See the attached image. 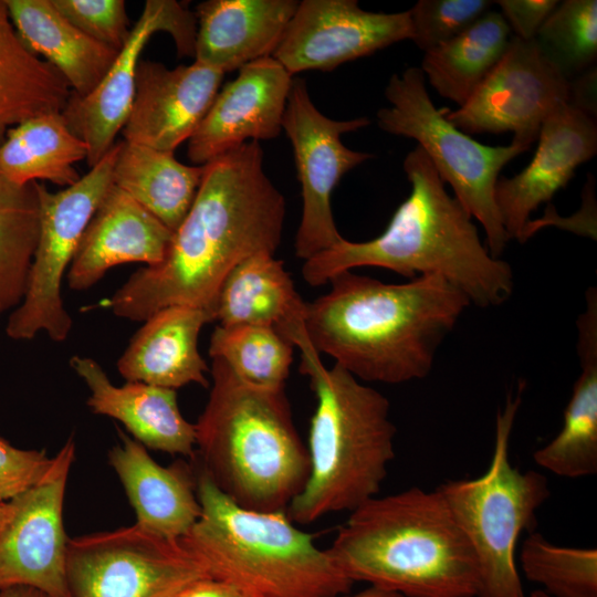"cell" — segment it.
Returning <instances> with one entry per match:
<instances>
[{"label":"cell","mask_w":597,"mask_h":597,"mask_svg":"<svg viewBox=\"0 0 597 597\" xmlns=\"http://www.w3.org/2000/svg\"><path fill=\"white\" fill-rule=\"evenodd\" d=\"M283 195L266 176L259 142L207 163L196 198L164 259L132 274L105 301L114 315L146 321L172 305L209 310L241 261L272 254L282 239Z\"/></svg>","instance_id":"obj_1"},{"label":"cell","mask_w":597,"mask_h":597,"mask_svg":"<svg viewBox=\"0 0 597 597\" xmlns=\"http://www.w3.org/2000/svg\"><path fill=\"white\" fill-rule=\"evenodd\" d=\"M352 271L334 275L329 291L305 304L303 324L313 348L358 380L427 377L469 297L438 274L390 284Z\"/></svg>","instance_id":"obj_2"},{"label":"cell","mask_w":597,"mask_h":597,"mask_svg":"<svg viewBox=\"0 0 597 597\" xmlns=\"http://www.w3.org/2000/svg\"><path fill=\"white\" fill-rule=\"evenodd\" d=\"M402 166L411 190L385 231L365 242L343 239L305 260L304 281L320 286L341 272L378 266L409 280L441 275L479 307L507 301L514 287L512 268L490 253L472 217L449 195L426 153L416 146Z\"/></svg>","instance_id":"obj_3"},{"label":"cell","mask_w":597,"mask_h":597,"mask_svg":"<svg viewBox=\"0 0 597 597\" xmlns=\"http://www.w3.org/2000/svg\"><path fill=\"white\" fill-rule=\"evenodd\" d=\"M349 513L326 549L353 583L401 597H475L473 551L437 489L377 495Z\"/></svg>","instance_id":"obj_4"},{"label":"cell","mask_w":597,"mask_h":597,"mask_svg":"<svg viewBox=\"0 0 597 597\" xmlns=\"http://www.w3.org/2000/svg\"><path fill=\"white\" fill-rule=\"evenodd\" d=\"M210 374L195 423L198 465L237 505L286 512L307 481L310 459L284 389L251 386L220 358H212Z\"/></svg>","instance_id":"obj_5"},{"label":"cell","mask_w":597,"mask_h":597,"mask_svg":"<svg viewBox=\"0 0 597 597\" xmlns=\"http://www.w3.org/2000/svg\"><path fill=\"white\" fill-rule=\"evenodd\" d=\"M293 344L316 398L306 447L308 478L286 510L293 523L306 525L352 512L378 495L395 457L396 427L389 400L339 365L326 368L304 328Z\"/></svg>","instance_id":"obj_6"},{"label":"cell","mask_w":597,"mask_h":597,"mask_svg":"<svg viewBox=\"0 0 597 597\" xmlns=\"http://www.w3.org/2000/svg\"><path fill=\"white\" fill-rule=\"evenodd\" d=\"M201 515L181 538L209 577L252 597H342L353 582L327 549L301 531L286 512L243 509L227 498L198 465Z\"/></svg>","instance_id":"obj_7"},{"label":"cell","mask_w":597,"mask_h":597,"mask_svg":"<svg viewBox=\"0 0 597 597\" xmlns=\"http://www.w3.org/2000/svg\"><path fill=\"white\" fill-rule=\"evenodd\" d=\"M524 385L507 395L496 413L488 471L475 479L449 480L437 490L468 538L478 568L475 597H527L515 562L523 532L534 531L536 511L549 498L547 478L510 462V439Z\"/></svg>","instance_id":"obj_8"},{"label":"cell","mask_w":597,"mask_h":597,"mask_svg":"<svg viewBox=\"0 0 597 597\" xmlns=\"http://www.w3.org/2000/svg\"><path fill=\"white\" fill-rule=\"evenodd\" d=\"M389 107L378 109L377 124L386 133L415 139L454 198L482 226L490 253L500 258L510 241L494 199L502 168L527 148L489 146L474 140L437 108L418 66L394 74L385 88Z\"/></svg>","instance_id":"obj_9"},{"label":"cell","mask_w":597,"mask_h":597,"mask_svg":"<svg viewBox=\"0 0 597 597\" xmlns=\"http://www.w3.org/2000/svg\"><path fill=\"white\" fill-rule=\"evenodd\" d=\"M121 142L75 184L51 192L36 181L40 232L24 295L10 314L6 333L29 341L45 333L53 342L65 341L72 318L64 307L61 287L84 231L113 185Z\"/></svg>","instance_id":"obj_10"},{"label":"cell","mask_w":597,"mask_h":597,"mask_svg":"<svg viewBox=\"0 0 597 597\" xmlns=\"http://www.w3.org/2000/svg\"><path fill=\"white\" fill-rule=\"evenodd\" d=\"M208 577L181 538H164L135 524L67 542L71 597H166Z\"/></svg>","instance_id":"obj_11"},{"label":"cell","mask_w":597,"mask_h":597,"mask_svg":"<svg viewBox=\"0 0 597 597\" xmlns=\"http://www.w3.org/2000/svg\"><path fill=\"white\" fill-rule=\"evenodd\" d=\"M367 117L336 121L313 104L306 82L293 78L282 119L290 139L297 178L302 187L303 211L295 238V254L304 261L341 242L332 212V192L350 169L373 157L346 147L341 135L364 128Z\"/></svg>","instance_id":"obj_12"},{"label":"cell","mask_w":597,"mask_h":597,"mask_svg":"<svg viewBox=\"0 0 597 597\" xmlns=\"http://www.w3.org/2000/svg\"><path fill=\"white\" fill-rule=\"evenodd\" d=\"M569 80L535 39L511 36L509 45L471 97L446 118L463 133H512L511 144L530 148L547 117L569 104Z\"/></svg>","instance_id":"obj_13"},{"label":"cell","mask_w":597,"mask_h":597,"mask_svg":"<svg viewBox=\"0 0 597 597\" xmlns=\"http://www.w3.org/2000/svg\"><path fill=\"white\" fill-rule=\"evenodd\" d=\"M76 453L71 436L45 474L10 500L0 523V590L28 586L51 597H71L66 579L69 538L63 525L66 483Z\"/></svg>","instance_id":"obj_14"},{"label":"cell","mask_w":597,"mask_h":597,"mask_svg":"<svg viewBox=\"0 0 597 597\" xmlns=\"http://www.w3.org/2000/svg\"><path fill=\"white\" fill-rule=\"evenodd\" d=\"M156 32L170 34L178 56L195 55L196 14L175 0H147L126 44L101 83L85 96L71 93L62 111L70 130L87 146L86 163L91 168L109 151L127 121L140 53Z\"/></svg>","instance_id":"obj_15"},{"label":"cell","mask_w":597,"mask_h":597,"mask_svg":"<svg viewBox=\"0 0 597 597\" xmlns=\"http://www.w3.org/2000/svg\"><path fill=\"white\" fill-rule=\"evenodd\" d=\"M411 39L409 11H366L356 0H303L272 57L293 76L310 70L332 71Z\"/></svg>","instance_id":"obj_16"},{"label":"cell","mask_w":597,"mask_h":597,"mask_svg":"<svg viewBox=\"0 0 597 597\" xmlns=\"http://www.w3.org/2000/svg\"><path fill=\"white\" fill-rule=\"evenodd\" d=\"M292 75L272 56L248 63L216 95L188 139L187 155L196 166L248 143L279 136Z\"/></svg>","instance_id":"obj_17"},{"label":"cell","mask_w":597,"mask_h":597,"mask_svg":"<svg viewBox=\"0 0 597 597\" xmlns=\"http://www.w3.org/2000/svg\"><path fill=\"white\" fill-rule=\"evenodd\" d=\"M223 76L198 62L170 70L140 59L133 105L122 129L124 140L174 153L199 126Z\"/></svg>","instance_id":"obj_18"},{"label":"cell","mask_w":597,"mask_h":597,"mask_svg":"<svg viewBox=\"0 0 597 597\" xmlns=\"http://www.w3.org/2000/svg\"><path fill=\"white\" fill-rule=\"evenodd\" d=\"M528 165L515 176L499 178L494 199L509 239L523 242L530 216L566 187L575 170L597 153L596 118L567 104L545 119Z\"/></svg>","instance_id":"obj_19"},{"label":"cell","mask_w":597,"mask_h":597,"mask_svg":"<svg viewBox=\"0 0 597 597\" xmlns=\"http://www.w3.org/2000/svg\"><path fill=\"white\" fill-rule=\"evenodd\" d=\"M174 232L129 195L111 186L87 224L67 272L74 291L96 284L111 268L159 263Z\"/></svg>","instance_id":"obj_20"},{"label":"cell","mask_w":597,"mask_h":597,"mask_svg":"<svg viewBox=\"0 0 597 597\" xmlns=\"http://www.w3.org/2000/svg\"><path fill=\"white\" fill-rule=\"evenodd\" d=\"M70 366L88 388L93 413L118 420L145 448L195 457V423L180 412L175 389L139 381L116 386L87 356H72Z\"/></svg>","instance_id":"obj_21"},{"label":"cell","mask_w":597,"mask_h":597,"mask_svg":"<svg viewBox=\"0 0 597 597\" xmlns=\"http://www.w3.org/2000/svg\"><path fill=\"white\" fill-rule=\"evenodd\" d=\"M122 442L108 452V462L121 480L144 531L168 538H182L197 523L201 506L196 471L179 461L158 464L146 448L118 430Z\"/></svg>","instance_id":"obj_22"},{"label":"cell","mask_w":597,"mask_h":597,"mask_svg":"<svg viewBox=\"0 0 597 597\" xmlns=\"http://www.w3.org/2000/svg\"><path fill=\"white\" fill-rule=\"evenodd\" d=\"M295 0H208L196 7L195 62L223 73L272 56Z\"/></svg>","instance_id":"obj_23"},{"label":"cell","mask_w":597,"mask_h":597,"mask_svg":"<svg viewBox=\"0 0 597 597\" xmlns=\"http://www.w3.org/2000/svg\"><path fill=\"white\" fill-rule=\"evenodd\" d=\"M214 321L209 310L172 305L150 317L117 362L127 381L177 389L195 383L208 387V365L198 350L201 328Z\"/></svg>","instance_id":"obj_24"},{"label":"cell","mask_w":597,"mask_h":597,"mask_svg":"<svg viewBox=\"0 0 597 597\" xmlns=\"http://www.w3.org/2000/svg\"><path fill=\"white\" fill-rule=\"evenodd\" d=\"M580 374L564 411L563 427L533 459L538 467L568 479L597 472V290L586 292V307L577 321Z\"/></svg>","instance_id":"obj_25"},{"label":"cell","mask_w":597,"mask_h":597,"mask_svg":"<svg viewBox=\"0 0 597 597\" xmlns=\"http://www.w3.org/2000/svg\"><path fill=\"white\" fill-rule=\"evenodd\" d=\"M4 1L22 42L63 76L72 93L85 96L101 83L119 51L78 30L51 0Z\"/></svg>","instance_id":"obj_26"},{"label":"cell","mask_w":597,"mask_h":597,"mask_svg":"<svg viewBox=\"0 0 597 597\" xmlns=\"http://www.w3.org/2000/svg\"><path fill=\"white\" fill-rule=\"evenodd\" d=\"M305 304L283 261L272 254H255L226 276L216 300L214 320L223 327H273L290 341L303 326Z\"/></svg>","instance_id":"obj_27"},{"label":"cell","mask_w":597,"mask_h":597,"mask_svg":"<svg viewBox=\"0 0 597 597\" xmlns=\"http://www.w3.org/2000/svg\"><path fill=\"white\" fill-rule=\"evenodd\" d=\"M205 165H185L174 153L121 140L113 184L172 232L196 198Z\"/></svg>","instance_id":"obj_28"},{"label":"cell","mask_w":597,"mask_h":597,"mask_svg":"<svg viewBox=\"0 0 597 597\" xmlns=\"http://www.w3.org/2000/svg\"><path fill=\"white\" fill-rule=\"evenodd\" d=\"M71 93L63 76L25 46L0 0V145L25 119L62 112Z\"/></svg>","instance_id":"obj_29"},{"label":"cell","mask_w":597,"mask_h":597,"mask_svg":"<svg viewBox=\"0 0 597 597\" xmlns=\"http://www.w3.org/2000/svg\"><path fill=\"white\" fill-rule=\"evenodd\" d=\"M86 157L87 146L62 112L43 113L8 130L0 145V175L19 185L48 180L69 187L81 178L74 164Z\"/></svg>","instance_id":"obj_30"},{"label":"cell","mask_w":597,"mask_h":597,"mask_svg":"<svg viewBox=\"0 0 597 597\" xmlns=\"http://www.w3.org/2000/svg\"><path fill=\"white\" fill-rule=\"evenodd\" d=\"M510 28L488 11L461 34L425 52L421 67L437 93L462 106L504 54Z\"/></svg>","instance_id":"obj_31"},{"label":"cell","mask_w":597,"mask_h":597,"mask_svg":"<svg viewBox=\"0 0 597 597\" xmlns=\"http://www.w3.org/2000/svg\"><path fill=\"white\" fill-rule=\"evenodd\" d=\"M39 232L36 181L19 185L0 175V314L24 295Z\"/></svg>","instance_id":"obj_32"},{"label":"cell","mask_w":597,"mask_h":597,"mask_svg":"<svg viewBox=\"0 0 597 597\" xmlns=\"http://www.w3.org/2000/svg\"><path fill=\"white\" fill-rule=\"evenodd\" d=\"M294 345L275 328L258 325H218L210 338L209 356L222 359L247 384L284 389Z\"/></svg>","instance_id":"obj_33"},{"label":"cell","mask_w":597,"mask_h":597,"mask_svg":"<svg viewBox=\"0 0 597 597\" xmlns=\"http://www.w3.org/2000/svg\"><path fill=\"white\" fill-rule=\"evenodd\" d=\"M525 578L552 597H597V549L558 546L536 531L523 541Z\"/></svg>","instance_id":"obj_34"},{"label":"cell","mask_w":597,"mask_h":597,"mask_svg":"<svg viewBox=\"0 0 597 597\" xmlns=\"http://www.w3.org/2000/svg\"><path fill=\"white\" fill-rule=\"evenodd\" d=\"M535 41L544 55L569 81L595 66L597 1L559 2L543 23Z\"/></svg>","instance_id":"obj_35"},{"label":"cell","mask_w":597,"mask_h":597,"mask_svg":"<svg viewBox=\"0 0 597 597\" xmlns=\"http://www.w3.org/2000/svg\"><path fill=\"white\" fill-rule=\"evenodd\" d=\"M493 2L489 0H419L409 9L411 41L423 52L470 28Z\"/></svg>","instance_id":"obj_36"},{"label":"cell","mask_w":597,"mask_h":597,"mask_svg":"<svg viewBox=\"0 0 597 597\" xmlns=\"http://www.w3.org/2000/svg\"><path fill=\"white\" fill-rule=\"evenodd\" d=\"M73 25L116 51L126 44L132 28L124 0H51Z\"/></svg>","instance_id":"obj_37"},{"label":"cell","mask_w":597,"mask_h":597,"mask_svg":"<svg viewBox=\"0 0 597 597\" xmlns=\"http://www.w3.org/2000/svg\"><path fill=\"white\" fill-rule=\"evenodd\" d=\"M51 463L52 458L44 450L20 449L0 437V503L34 485Z\"/></svg>","instance_id":"obj_38"},{"label":"cell","mask_w":597,"mask_h":597,"mask_svg":"<svg viewBox=\"0 0 597 597\" xmlns=\"http://www.w3.org/2000/svg\"><path fill=\"white\" fill-rule=\"evenodd\" d=\"M513 36L521 40H533L543 23L558 6L557 0H498Z\"/></svg>","instance_id":"obj_39"},{"label":"cell","mask_w":597,"mask_h":597,"mask_svg":"<svg viewBox=\"0 0 597 597\" xmlns=\"http://www.w3.org/2000/svg\"><path fill=\"white\" fill-rule=\"evenodd\" d=\"M596 65L569 81V105L596 118Z\"/></svg>","instance_id":"obj_40"},{"label":"cell","mask_w":597,"mask_h":597,"mask_svg":"<svg viewBox=\"0 0 597 597\" xmlns=\"http://www.w3.org/2000/svg\"><path fill=\"white\" fill-rule=\"evenodd\" d=\"M179 597H252L237 586L214 578L199 579L184 588Z\"/></svg>","instance_id":"obj_41"},{"label":"cell","mask_w":597,"mask_h":597,"mask_svg":"<svg viewBox=\"0 0 597 597\" xmlns=\"http://www.w3.org/2000/svg\"><path fill=\"white\" fill-rule=\"evenodd\" d=\"M0 597H51L48 594L28 586H14L0 590Z\"/></svg>","instance_id":"obj_42"},{"label":"cell","mask_w":597,"mask_h":597,"mask_svg":"<svg viewBox=\"0 0 597 597\" xmlns=\"http://www.w3.org/2000/svg\"><path fill=\"white\" fill-rule=\"evenodd\" d=\"M342 597H401L398 594L387 591L374 586H369L368 588L352 595V596H342Z\"/></svg>","instance_id":"obj_43"},{"label":"cell","mask_w":597,"mask_h":597,"mask_svg":"<svg viewBox=\"0 0 597 597\" xmlns=\"http://www.w3.org/2000/svg\"><path fill=\"white\" fill-rule=\"evenodd\" d=\"M530 597H552L542 589L534 590Z\"/></svg>","instance_id":"obj_44"},{"label":"cell","mask_w":597,"mask_h":597,"mask_svg":"<svg viewBox=\"0 0 597 597\" xmlns=\"http://www.w3.org/2000/svg\"><path fill=\"white\" fill-rule=\"evenodd\" d=\"M7 509H8V503L7 502L6 503H0V523L2 522V520L6 516Z\"/></svg>","instance_id":"obj_45"},{"label":"cell","mask_w":597,"mask_h":597,"mask_svg":"<svg viewBox=\"0 0 597 597\" xmlns=\"http://www.w3.org/2000/svg\"><path fill=\"white\" fill-rule=\"evenodd\" d=\"M180 591H181V590H180ZM180 591L175 593V594H171V595H168V596H166V597H179Z\"/></svg>","instance_id":"obj_46"}]
</instances>
